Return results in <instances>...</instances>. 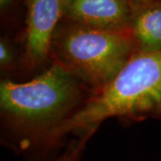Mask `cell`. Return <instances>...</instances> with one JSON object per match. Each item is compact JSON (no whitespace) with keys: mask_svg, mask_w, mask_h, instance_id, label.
I'll list each match as a JSON object with an SVG mask.
<instances>
[{"mask_svg":"<svg viewBox=\"0 0 161 161\" xmlns=\"http://www.w3.org/2000/svg\"><path fill=\"white\" fill-rule=\"evenodd\" d=\"M94 94L78 78L52 62L25 81H0V141L26 161L58 154V132Z\"/></svg>","mask_w":161,"mask_h":161,"instance_id":"obj_1","label":"cell"},{"mask_svg":"<svg viewBox=\"0 0 161 161\" xmlns=\"http://www.w3.org/2000/svg\"><path fill=\"white\" fill-rule=\"evenodd\" d=\"M108 118L125 124L161 121V51L135 53L119 75L64 125L58 141L62 146L69 134H94Z\"/></svg>","mask_w":161,"mask_h":161,"instance_id":"obj_2","label":"cell"},{"mask_svg":"<svg viewBox=\"0 0 161 161\" xmlns=\"http://www.w3.org/2000/svg\"><path fill=\"white\" fill-rule=\"evenodd\" d=\"M135 53L130 29H99L64 18L50 45L51 63L63 66L94 93L109 84Z\"/></svg>","mask_w":161,"mask_h":161,"instance_id":"obj_3","label":"cell"},{"mask_svg":"<svg viewBox=\"0 0 161 161\" xmlns=\"http://www.w3.org/2000/svg\"><path fill=\"white\" fill-rule=\"evenodd\" d=\"M25 28L22 37L18 75L30 80L51 64L52 37L63 18L64 0H24Z\"/></svg>","mask_w":161,"mask_h":161,"instance_id":"obj_4","label":"cell"},{"mask_svg":"<svg viewBox=\"0 0 161 161\" xmlns=\"http://www.w3.org/2000/svg\"><path fill=\"white\" fill-rule=\"evenodd\" d=\"M131 14L128 0H64V19L94 28L129 29Z\"/></svg>","mask_w":161,"mask_h":161,"instance_id":"obj_5","label":"cell"},{"mask_svg":"<svg viewBox=\"0 0 161 161\" xmlns=\"http://www.w3.org/2000/svg\"><path fill=\"white\" fill-rule=\"evenodd\" d=\"M129 29L135 43L136 53L160 52L161 0L132 5Z\"/></svg>","mask_w":161,"mask_h":161,"instance_id":"obj_6","label":"cell"},{"mask_svg":"<svg viewBox=\"0 0 161 161\" xmlns=\"http://www.w3.org/2000/svg\"><path fill=\"white\" fill-rule=\"evenodd\" d=\"M20 51L11 39L6 36L0 38V69L4 77L11 78V75H18Z\"/></svg>","mask_w":161,"mask_h":161,"instance_id":"obj_7","label":"cell"},{"mask_svg":"<svg viewBox=\"0 0 161 161\" xmlns=\"http://www.w3.org/2000/svg\"><path fill=\"white\" fill-rule=\"evenodd\" d=\"M93 133H86L72 139L58 154L48 161H81L87 143Z\"/></svg>","mask_w":161,"mask_h":161,"instance_id":"obj_8","label":"cell"},{"mask_svg":"<svg viewBox=\"0 0 161 161\" xmlns=\"http://www.w3.org/2000/svg\"><path fill=\"white\" fill-rule=\"evenodd\" d=\"M19 0H0V11L1 16L6 17L13 8H14Z\"/></svg>","mask_w":161,"mask_h":161,"instance_id":"obj_9","label":"cell"},{"mask_svg":"<svg viewBox=\"0 0 161 161\" xmlns=\"http://www.w3.org/2000/svg\"><path fill=\"white\" fill-rule=\"evenodd\" d=\"M132 5H141V4H146L153 1H158V0H128Z\"/></svg>","mask_w":161,"mask_h":161,"instance_id":"obj_10","label":"cell"}]
</instances>
